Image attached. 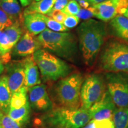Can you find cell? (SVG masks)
Instances as JSON below:
<instances>
[{"instance_id": "cell-1", "label": "cell", "mask_w": 128, "mask_h": 128, "mask_svg": "<svg viewBox=\"0 0 128 128\" xmlns=\"http://www.w3.org/2000/svg\"><path fill=\"white\" fill-rule=\"evenodd\" d=\"M77 33L85 63L92 66L104 44L108 34L107 26L102 21L90 19L80 25Z\"/></svg>"}, {"instance_id": "cell-2", "label": "cell", "mask_w": 128, "mask_h": 128, "mask_svg": "<svg viewBox=\"0 0 128 128\" xmlns=\"http://www.w3.org/2000/svg\"><path fill=\"white\" fill-rule=\"evenodd\" d=\"M42 48L54 55L74 61L78 52L77 40L72 33L46 29L38 37Z\"/></svg>"}, {"instance_id": "cell-3", "label": "cell", "mask_w": 128, "mask_h": 128, "mask_svg": "<svg viewBox=\"0 0 128 128\" xmlns=\"http://www.w3.org/2000/svg\"><path fill=\"white\" fill-rule=\"evenodd\" d=\"M100 68L108 72L128 74V45L119 41L108 42L100 58Z\"/></svg>"}, {"instance_id": "cell-4", "label": "cell", "mask_w": 128, "mask_h": 128, "mask_svg": "<svg viewBox=\"0 0 128 128\" xmlns=\"http://www.w3.org/2000/svg\"><path fill=\"white\" fill-rule=\"evenodd\" d=\"M44 120L46 124L56 128H82L92 119L89 110L62 107L51 112Z\"/></svg>"}, {"instance_id": "cell-5", "label": "cell", "mask_w": 128, "mask_h": 128, "mask_svg": "<svg viewBox=\"0 0 128 128\" xmlns=\"http://www.w3.org/2000/svg\"><path fill=\"white\" fill-rule=\"evenodd\" d=\"M33 58L44 80L57 81L66 77L71 72L68 64L44 49L36 51Z\"/></svg>"}, {"instance_id": "cell-6", "label": "cell", "mask_w": 128, "mask_h": 128, "mask_svg": "<svg viewBox=\"0 0 128 128\" xmlns=\"http://www.w3.org/2000/svg\"><path fill=\"white\" fill-rule=\"evenodd\" d=\"M84 78L80 73H74L62 78L57 85L56 92L58 102L63 108H80L81 91Z\"/></svg>"}, {"instance_id": "cell-7", "label": "cell", "mask_w": 128, "mask_h": 128, "mask_svg": "<svg viewBox=\"0 0 128 128\" xmlns=\"http://www.w3.org/2000/svg\"><path fill=\"white\" fill-rule=\"evenodd\" d=\"M106 84L116 107L128 108V74L107 73Z\"/></svg>"}, {"instance_id": "cell-8", "label": "cell", "mask_w": 128, "mask_h": 128, "mask_svg": "<svg viewBox=\"0 0 128 128\" xmlns=\"http://www.w3.org/2000/svg\"><path fill=\"white\" fill-rule=\"evenodd\" d=\"M105 81L100 75L92 74L84 80L81 91V108L89 110L103 97L105 92Z\"/></svg>"}, {"instance_id": "cell-9", "label": "cell", "mask_w": 128, "mask_h": 128, "mask_svg": "<svg viewBox=\"0 0 128 128\" xmlns=\"http://www.w3.org/2000/svg\"><path fill=\"white\" fill-rule=\"evenodd\" d=\"M116 108V106L108 91L105 92L100 100L92 106L89 112L92 120H112Z\"/></svg>"}, {"instance_id": "cell-10", "label": "cell", "mask_w": 128, "mask_h": 128, "mask_svg": "<svg viewBox=\"0 0 128 128\" xmlns=\"http://www.w3.org/2000/svg\"><path fill=\"white\" fill-rule=\"evenodd\" d=\"M41 48L38 38L28 31L13 48L12 54L15 57H28Z\"/></svg>"}, {"instance_id": "cell-11", "label": "cell", "mask_w": 128, "mask_h": 128, "mask_svg": "<svg viewBox=\"0 0 128 128\" xmlns=\"http://www.w3.org/2000/svg\"><path fill=\"white\" fill-rule=\"evenodd\" d=\"M28 90L30 103L35 110L39 112H46L52 109V101L49 98L45 86L37 85Z\"/></svg>"}, {"instance_id": "cell-12", "label": "cell", "mask_w": 128, "mask_h": 128, "mask_svg": "<svg viewBox=\"0 0 128 128\" xmlns=\"http://www.w3.org/2000/svg\"><path fill=\"white\" fill-rule=\"evenodd\" d=\"M8 83L12 94L23 87L25 80L23 60L14 62L7 67Z\"/></svg>"}, {"instance_id": "cell-13", "label": "cell", "mask_w": 128, "mask_h": 128, "mask_svg": "<svg viewBox=\"0 0 128 128\" xmlns=\"http://www.w3.org/2000/svg\"><path fill=\"white\" fill-rule=\"evenodd\" d=\"M122 0H107L92 6L96 10V16L102 22H108L119 14V8Z\"/></svg>"}, {"instance_id": "cell-14", "label": "cell", "mask_w": 128, "mask_h": 128, "mask_svg": "<svg viewBox=\"0 0 128 128\" xmlns=\"http://www.w3.org/2000/svg\"><path fill=\"white\" fill-rule=\"evenodd\" d=\"M24 66L25 80L24 86L30 88L41 84L38 66L35 62L33 55L28 56L23 60Z\"/></svg>"}, {"instance_id": "cell-15", "label": "cell", "mask_w": 128, "mask_h": 128, "mask_svg": "<svg viewBox=\"0 0 128 128\" xmlns=\"http://www.w3.org/2000/svg\"><path fill=\"white\" fill-rule=\"evenodd\" d=\"M45 16L38 13L23 15L24 26L28 32L34 36L40 34L46 29Z\"/></svg>"}, {"instance_id": "cell-16", "label": "cell", "mask_w": 128, "mask_h": 128, "mask_svg": "<svg viewBox=\"0 0 128 128\" xmlns=\"http://www.w3.org/2000/svg\"><path fill=\"white\" fill-rule=\"evenodd\" d=\"M108 28L114 36L128 43V18L118 15L110 21Z\"/></svg>"}, {"instance_id": "cell-17", "label": "cell", "mask_w": 128, "mask_h": 128, "mask_svg": "<svg viewBox=\"0 0 128 128\" xmlns=\"http://www.w3.org/2000/svg\"><path fill=\"white\" fill-rule=\"evenodd\" d=\"M56 0H40L32 3L25 10L23 15L31 13H38L48 15L52 10Z\"/></svg>"}, {"instance_id": "cell-18", "label": "cell", "mask_w": 128, "mask_h": 128, "mask_svg": "<svg viewBox=\"0 0 128 128\" xmlns=\"http://www.w3.org/2000/svg\"><path fill=\"white\" fill-rule=\"evenodd\" d=\"M12 96L7 76H2L0 79V109L6 113L9 111Z\"/></svg>"}, {"instance_id": "cell-19", "label": "cell", "mask_w": 128, "mask_h": 128, "mask_svg": "<svg viewBox=\"0 0 128 128\" xmlns=\"http://www.w3.org/2000/svg\"><path fill=\"white\" fill-rule=\"evenodd\" d=\"M0 7L16 20H23L21 16V8L17 0H0Z\"/></svg>"}, {"instance_id": "cell-20", "label": "cell", "mask_w": 128, "mask_h": 128, "mask_svg": "<svg viewBox=\"0 0 128 128\" xmlns=\"http://www.w3.org/2000/svg\"><path fill=\"white\" fill-rule=\"evenodd\" d=\"M23 23V20H18L12 26L4 29V32L7 34L8 38L10 44L12 49H13V48L22 38L23 31L21 24Z\"/></svg>"}, {"instance_id": "cell-21", "label": "cell", "mask_w": 128, "mask_h": 128, "mask_svg": "<svg viewBox=\"0 0 128 128\" xmlns=\"http://www.w3.org/2000/svg\"><path fill=\"white\" fill-rule=\"evenodd\" d=\"M30 112V104L28 102L26 104L20 108H17V109L10 108L7 114L17 124L21 126H23L29 119Z\"/></svg>"}, {"instance_id": "cell-22", "label": "cell", "mask_w": 128, "mask_h": 128, "mask_svg": "<svg viewBox=\"0 0 128 128\" xmlns=\"http://www.w3.org/2000/svg\"><path fill=\"white\" fill-rule=\"evenodd\" d=\"M28 88L23 86L17 92L12 94L11 98L10 108L17 109L20 108L26 104L28 102Z\"/></svg>"}, {"instance_id": "cell-23", "label": "cell", "mask_w": 128, "mask_h": 128, "mask_svg": "<svg viewBox=\"0 0 128 128\" xmlns=\"http://www.w3.org/2000/svg\"><path fill=\"white\" fill-rule=\"evenodd\" d=\"M12 49L10 44L9 39L4 31L0 32V58L2 62L7 63L11 58Z\"/></svg>"}, {"instance_id": "cell-24", "label": "cell", "mask_w": 128, "mask_h": 128, "mask_svg": "<svg viewBox=\"0 0 128 128\" xmlns=\"http://www.w3.org/2000/svg\"><path fill=\"white\" fill-rule=\"evenodd\" d=\"M113 122L115 128H128V108H116Z\"/></svg>"}, {"instance_id": "cell-25", "label": "cell", "mask_w": 128, "mask_h": 128, "mask_svg": "<svg viewBox=\"0 0 128 128\" xmlns=\"http://www.w3.org/2000/svg\"><path fill=\"white\" fill-rule=\"evenodd\" d=\"M44 20L46 24V26L49 30L55 32H66L69 29L66 28L62 23L56 22L50 17L46 16L44 17Z\"/></svg>"}, {"instance_id": "cell-26", "label": "cell", "mask_w": 128, "mask_h": 128, "mask_svg": "<svg viewBox=\"0 0 128 128\" xmlns=\"http://www.w3.org/2000/svg\"><path fill=\"white\" fill-rule=\"evenodd\" d=\"M80 9L81 8L78 2L74 0H71L62 12L67 16H76Z\"/></svg>"}, {"instance_id": "cell-27", "label": "cell", "mask_w": 128, "mask_h": 128, "mask_svg": "<svg viewBox=\"0 0 128 128\" xmlns=\"http://www.w3.org/2000/svg\"><path fill=\"white\" fill-rule=\"evenodd\" d=\"M16 22L17 20L15 18L7 14L0 7V25L6 28L12 26Z\"/></svg>"}, {"instance_id": "cell-28", "label": "cell", "mask_w": 128, "mask_h": 128, "mask_svg": "<svg viewBox=\"0 0 128 128\" xmlns=\"http://www.w3.org/2000/svg\"><path fill=\"white\" fill-rule=\"evenodd\" d=\"M76 16L80 19H82V20H90V19H92V17H95L96 10L93 6L89 7L88 8H81Z\"/></svg>"}, {"instance_id": "cell-29", "label": "cell", "mask_w": 128, "mask_h": 128, "mask_svg": "<svg viewBox=\"0 0 128 128\" xmlns=\"http://www.w3.org/2000/svg\"><path fill=\"white\" fill-rule=\"evenodd\" d=\"M1 125L2 128H22V126L12 120L8 115H2Z\"/></svg>"}, {"instance_id": "cell-30", "label": "cell", "mask_w": 128, "mask_h": 128, "mask_svg": "<svg viewBox=\"0 0 128 128\" xmlns=\"http://www.w3.org/2000/svg\"><path fill=\"white\" fill-rule=\"evenodd\" d=\"M48 16L56 22L62 24L67 17L66 14L60 10H52L50 13L48 14Z\"/></svg>"}, {"instance_id": "cell-31", "label": "cell", "mask_w": 128, "mask_h": 128, "mask_svg": "<svg viewBox=\"0 0 128 128\" xmlns=\"http://www.w3.org/2000/svg\"><path fill=\"white\" fill-rule=\"evenodd\" d=\"M79 22L80 18L76 16H67L66 18L64 20L63 24L69 29L76 28L79 24Z\"/></svg>"}, {"instance_id": "cell-32", "label": "cell", "mask_w": 128, "mask_h": 128, "mask_svg": "<svg viewBox=\"0 0 128 128\" xmlns=\"http://www.w3.org/2000/svg\"><path fill=\"white\" fill-rule=\"evenodd\" d=\"M71 0H56L54 7L52 10L62 11L66 6Z\"/></svg>"}, {"instance_id": "cell-33", "label": "cell", "mask_w": 128, "mask_h": 128, "mask_svg": "<svg viewBox=\"0 0 128 128\" xmlns=\"http://www.w3.org/2000/svg\"><path fill=\"white\" fill-rule=\"evenodd\" d=\"M78 4H79L80 7L84 9L88 8L89 7H90L91 6L90 2H89L88 0H81L78 2Z\"/></svg>"}, {"instance_id": "cell-34", "label": "cell", "mask_w": 128, "mask_h": 128, "mask_svg": "<svg viewBox=\"0 0 128 128\" xmlns=\"http://www.w3.org/2000/svg\"><path fill=\"white\" fill-rule=\"evenodd\" d=\"M23 7H27L32 3L33 0H19Z\"/></svg>"}, {"instance_id": "cell-35", "label": "cell", "mask_w": 128, "mask_h": 128, "mask_svg": "<svg viewBox=\"0 0 128 128\" xmlns=\"http://www.w3.org/2000/svg\"><path fill=\"white\" fill-rule=\"evenodd\" d=\"M89 2H90L91 5L92 6H94V5L100 4V3H102L104 2V1H107V0H88Z\"/></svg>"}, {"instance_id": "cell-36", "label": "cell", "mask_w": 128, "mask_h": 128, "mask_svg": "<svg viewBox=\"0 0 128 128\" xmlns=\"http://www.w3.org/2000/svg\"><path fill=\"white\" fill-rule=\"evenodd\" d=\"M122 15H124V17H126L127 18H128V6L125 9H124V12H123Z\"/></svg>"}, {"instance_id": "cell-37", "label": "cell", "mask_w": 128, "mask_h": 128, "mask_svg": "<svg viewBox=\"0 0 128 128\" xmlns=\"http://www.w3.org/2000/svg\"><path fill=\"white\" fill-rule=\"evenodd\" d=\"M2 114L0 113V128H2V125H1V118H2Z\"/></svg>"}, {"instance_id": "cell-38", "label": "cell", "mask_w": 128, "mask_h": 128, "mask_svg": "<svg viewBox=\"0 0 128 128\" xmlns=\"http://www.w3.org/2000/svg\"><path fill=\"white\" fill-rule=\"evenodd\" d=\"M4 28H4V27L0 25V32H1V31H2V30H4Z\"/></svg>"}, {"instance_id": "cell-39", "label": "cell", "mask_w": 128, "mask_h": 128, "mask_svg": "<svg viewBox=\"0 0 128 128\" xmlns=\"http://www.w3.org/2000/svg\"><path fill=\"white\" fill-rule=\"evenodd\" d=\"M3 65H2V62H1V60H0V68H3Z\"/></svg>"}, {"instance_id": "cell-40", "label": "cell", "mask_w": 128, "mask_h": 128, "mask_svg": "<svg viewBox=\"0 0 128 128\" xmlns=\"http://www.w3.org/2000/svg\"><path fill=\"white\" fill-rule=\"evenodd\" d=\"M3 70H4V67H3V68H0V74H1V73L2 72V71H3Z\"/></svg>"}, {"instance_id": "cell-41", "label": "cell", "mask_w": 128, "mask_h": 128, "mask_svg": "<svg viewBox=\"0 0 128 128\" xmlns=\"http://www.w3.org/2000/svg\"><path fill=\"white\" fill-rule=\"evenodd\" d=\"M74 1H76V2H79L80 1H81V0H74Z\"/></svg>"}, {"instance_id": "cell-42", "label": "cell", "mask_w": 128, "mask_h": 128, "mask_svg": "<svg viewBox=\"0 0 128 128\" xmlns=\"http://www.w3.org/2000/svg\"><path fill=\"white\" fill-rule=\"evenodd\" d=\"M40 1V0H36V1Z\"/></svg>"}]
</instances>
